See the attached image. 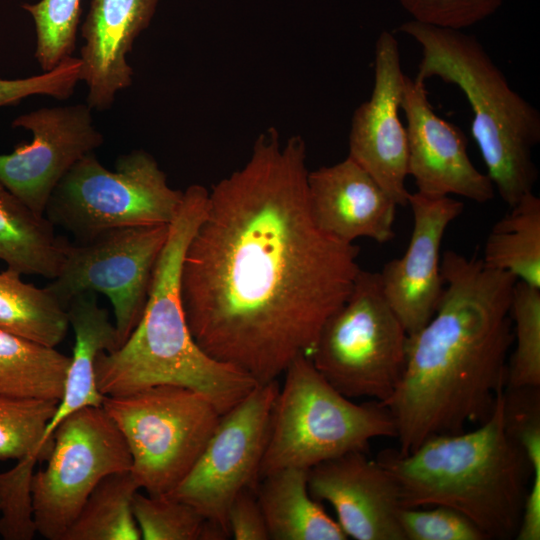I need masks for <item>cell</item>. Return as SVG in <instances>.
<instances>
[{
	"mask_svg": "<svg viewBox=\"0 0 540 540\" xmlns=\"http://www.w3.org/2000/svg\"><path fill=\"white\" fill-rule=\"evenodd\" d=\"M399 31L421 48L416 79L438 77L457 86L473 113L471 133L494 188L510 207L533 192L532 158L540 142V113L512 89L482 44L462 30L409 20Z\"/></svg>",
	"mask_w": 540,
	"mask_h": 540,
	"instance_id": "obj_5",
	"label": "cell"
},
{
	"mask_svg": "<svg viewBox=\"0 0 540 540\" xmlns=\"http://www.w3.org/2000/svg\"><path fill=\"white\" fill-rule=\"evenodd\" d=\"M306 144L274 127L242 168L209 190L182 261L180 293L198 346L265 384L310 357L361 270L359 248L316 223Z\"/></svg>",
	"mask_w": 540,
	"mask_h": 540,
	"instance_id": "obj_1",
	"label": "cell"
},
{
	"mask_svg": "<svg viewBox=\"0 0 540 540\" xmlns=\"http://www.w3.org/2000/svg\"><path fill=\"white\" fill-rule=\"evenodd\" d=\"M30 210L0 182V260L25 275L54 279L59 274L69 241Z\"/></svg>",
	"mask_w": 540,
	"mask_h": 540,
	"instance_id": "obj_22",
	"label": "cell"
},
{
	"mask_svg": "<svg viewBox=\"0 0 540 540\" xmlns=\"http://www.w3.org/2000/svg\"><path fill=\"white\" fill-rule=\"evenodd\" d=\"M139 486L130 471L104 477L92 490L62 540H139L133 497Z\"/></svg>",
	"mask_w": 540,
	"mask_h": 540,
	"instance_id": "obj_26",
	"label": "cell"
},
{
	"mask_svg": "<svg viewBox=\"0 0 540 540\" xmlns=\"http://www.w3.org/2000/svg\"><path fill=\"white\" fill-rule=\"evenodd\" d=\"M377 460L394 477L403 508L449 507L488 540L516 539L532 470L508 429L504 391L476 429L431 437L406 455L385 450Z\"/></svg>",
	"mask_w": 540,
	"mask_h": 540,
	"instance_id": "obj_4",
	"label": "cell"
},
{
	"mask_svg": "<svg viewBox=\"0 0 540 540\" xmlns=\"http://www.w3.org/2000/svg\"><path fill=\"white\" fill-rule=\"evenodd\" d=\"M308 200L318 226L336 239L353 243L395 237V201L353 158L308 172Z\"/></svg>",
	"mask_w": 540,
	"mask_h": 540,
	"instance_id": "obj_18",
	"label": "cell"
},
{
	"mask_svg": "<svg viewBox=\"0 0 540 540\" xmlns=\"http://www.w3.org/2000/svg\"><path fill=\"white\" fill-rule=\"evenodd\" d=\"M404 77L396 37L382 31L375 45L370 98L353 113L349 154L399 206H407V134L399 116Z\"/></svg>",
	"mask_w": 540,
	"mask_h": 540,
	"instance_id": "obj_14",
	"label": "cell"
},
{
	"mask_svg": "<svg viewBox=\"0 0 540 540\" xmlns=\"http://www.w3.org/2000/svg\"><path fill=\"white\" fill-rule=\"evenodd\" d=\"M70 357L0 330V395L60 401Z\"/></svg>",
	"mask_w": 540,
	"mask_h": 540,
	"instance_id": "obj_23",
	"label": "cell"
},
{
	"mask_svg": "<svg viewBox=\"0 0 540 540\" xmlns=\"http://www.w3.org/2000/svg\"><path fill=\"white\" fill-rule=\"evenodd\" d=\"M184 191L169 186L165 172L148 152L121 155L114 170L90 153L80 159L52 192L44 216L83 242L115 228L170 224Z\"/></svg>",
	"mask_w": 540,
	"mask_h": 540,
	"instance_id": "obj_7",
	"label": "cell"
},
{
	"mask_svg": "<svg viewBox=\"0 0 540 540\" xmlns=\"http://www.w3.org/2000/svg\"><path fill=\"white\" fill-rule=\"evenodd\" d=\"M230 537L235 540H268L270 535L255 488L238 493L227 513Z\"/></svg>",
	"mask_w": 540,
	"mask_h": 540,
	"instance_id": "obj_36",
	"label": "cell"
},
{
	"mask_svg": "<svg viewBox=\"0 0 540 540\" xmlns=\"http://www.w3.org/2000/svg\"><path fill=\"white\" fill-rule=\"evenodd\" d=\"M66 312L75 341L63 395L46 429L47 440L70 413L85 406H102L104 396L96 385L95 362L100 353L119 347L115 325L108 311L98 304L97 293L88 291L73 297Z\"/></svg>",
	"mask_w": 540,
	"mask_h": 540,
	"instance_id": "obj_20",
	"label": "cell"
},
{
	"mask_svg": "<svg viewBox=\"0 0 540 540\" xmlns=\"http://www.w3.org/2000/svg\"><path fill=\"white\" fill-rule=\"evenodd\" d=\"M82 81V61L71 56L54 69L21 79H0V107L15 105L32 95H46L59 100L69 98Z\"/></svg>",
	"mask_w": 540,
	"mask_h": 540,
	"instance_id": "obj_35",
	"label": "cell"
},
{
	"mask_svg": "<svg viewBox=\"0 0 540 540\" xmlns=\"http://www.w3.org/2000/svg\"><path fill=\"white\" fill-rule=\"evenodd\" d=\"M308 488L314 499L333 507L348 538L405 540L398 485L365 451L348 452L309 468Z\"/></svg>",
	"mask_w": 540,
	"mask_h": 540,
	"instance_id": "obj_17",
	"label": "cell"
},
{
	"mask_svg": "<svg viewBox=\"0 0 540 540\" xmlns=\"http://www.w3.org/2000/svg\"><path fill=\"white\" fill-rule=\"evenodd\" d=\"M32 17L35 32V58L43 72L50 71L75 50L80 21V0H40L23 4Z\"/></svg>",
	"mask_w": 540,
	"mask_h": 540,
	"instance_id": "obj_31",
	"label": "cell"
},
{
	"mask_svg": "<svg viewBox=\"0 0 540 540\" xmlns=\"http://www.w3.org/2000/svg\"><path fill=\"white\" fill-rule=\"evenodd\" d=\"M270 420L260 478L276 470L309 469L352 451H367L378 437H396L394 420L380 402L361 404L338 392L298 356L284 372Z\"/></svg>",
	"mask_w": 540,
	"mask_h": 540,
	"instance_id": "obj_6",
	"label": "cell"
},
{
	"mask_svg": "<svg viewBox=\"0 0 540 540\" xmlns=\"http://www.w3.org/2000/svg\"><path fill=\"white\" fill-rule=\"evenodd\" d=\"M38 461L28 456L0 473V535L5 540H31L37 533L32 480Z\"/></svg>",
	"mask_w": 540,
	"mask_h": 540,
	"instance_id": "obj_32",
	"label": "cell"
},
{
	"mask_svg": "<svg viewBox=\"0 0 540 540\" xmlns=\"http://www.w3.org/2000/svg\"><path fill=\"white\" fill-rule=\"evenodd\" d=\"M412 20L462 30L493 15L504 0H399Z\"/></svg>",
	"mask_w": 540,
	"mask_h": 540,
	"instance_id": "obj_34",
	"label": "cell"
},
{
	"mask_svg": "<svg viewBox=\"0 0 540 540\" xmlns=\"http://www.w3.org/2000/svg\"><path fill=\"white\" fill-rule=\"evenodd\" d=\"M208 195L209 190L199 184L184 190L138 324L121 346L100 353L96 359V385L103 396L177 385L203 393L224 414L258 385L233 366L206 354L186 321L180 293L182 261L205 214Z\"/></svg>",
	"mask_w": 540,
	"mask_h": 540,
	"instance_id": "obj_3",
	"label": "cell"
},
{
	"mask_svg": "<svg viewBox=\"0 0 540 540\" xmlns=\"http://www.w3.org/2000/svg\"><path fill=\"white\" fill-rule=\"evenodd\" d=\"M509 431L521 446L532 470L518 540L540 539V393L539 387L504 390Z\"/></svg>",
	"mask_w": 540,
	"mask_h": 540,
	"instance_id": "obj_27",
	"label": "cell"
},
{
	"mask_svg": "<svg viewBox=\"0 0 540 540\" xmlns=\"http://www.w3.org/2000/svg\"><path fill=\"white\" fill-rule=\"evenodd\" d=\"M413 229L402 257L388 261L379 272L384 295L408 335L422 328L433 316L444 282L440 249L450 223L464 209L450 196L409 193Z\"/></svg>",
	"mask_w": 540,
	"mask_h": 540,
	"instance_id": "obj_16",
	"label": "cell"
},
{
	"mask_svg": "<svg viewBox=\"0 0 540 540\" xmlns=\"http://www.w3.org/2000/svg\"><path fill=\"white\" fill-rule=\"evenodd\" d=\"M133 513L143 540H203L207 519L192 505L170 495L138 491Z\"/></svg>",
	"mask_w": 540,
	"mask_h": 540,
	"instance_id": "obj_30",
	"label": "cell"
},
{
	"mask_svg": "<svg viewBox=\"0 0 540 540\" xmlns=\"http://www.w3.org/2000/svg\"><path fill=\"white\" fill-rule=\"evenodd\" d=\"M278 380L258 384L220 421L193 468L170 495L195 507L228 534L227 513L244 489L256 488ZM230 536V534H229Z\"/></svg>",
	"mask_w": 540,
	"mask_h": 540,
	"instance_id": "obj_12",
	"label": "cell"
},
{
	"mask_svg": "<svg viewBox=\"0 0 540 540\" xmlns=\"http://www.w3.org/2000/svg\"><path fill=\"white\" fill-rule=\"evenodd\" d=\"M399 524L405 540H488L466 516L445 506L402 508Z\"/></svg>",
	"mask_w": 540,
	"mask_h": 540,
	"instance_id": "obj_33",
	"label": "cell"
},
{
	"mask_svg": "<svg viewBox=\"0 0 540 540\" xmlns=\"http://www.w3.org/2000/svg\"><path fill=\"white\" fill-rule=\"evenodd\" d=\"M159 1L91 0L81 27L79 57L91 109H109L118 92L132 85L134 71L127 55L149 26Z\"/></svg>",
	"mask_w": 540,
	"mask_h": 540,
	"instance_id": "obj_19",
	"label": "cell"
},
{
	"mask_svg": "<svg viewBox=\"0 0 540 540\" xmlns=\"http://www.w3.org/2000/svg\"><path fill=\"white\" fill-rule=\"evenodd\" d=\"M514 349L508 358V389L540 387V288L516 281L510 304Z\"/></svg>",
	"mask_w": 540,
	"mask_h": 540,
	"instance_id": "obj_29",
	"label": "cell"
},
{
	"mask_svg": "<svg viewBox=\"0 0 540 540\" xmlns=\"http://www.w3.org/2000/svg\"><path fill=\"white\" fill-rule=\"evenodd\" d=\"M11 126L32 133L29 143L0 155V182L23 204L44 216L65 174L99 148L104 137L88 104L43 107L16 117Z\"/></svg>",
	"mask_w": 540,
	"mask_h": 540,
	"instance_id": "obj_13",
	"label": "cell"
},
{
	"mask_svg": "<svg viewBox=\"0 0 540 540\" xmlns=\"http://www.w3.org/2000/svg\"><path fill=\"white\" fill-rule=\"evenodd\" d=\"M169 225L115 228L69 242L59 274L45 288L65 309L83 292L105 295L121 346L142 316Z\"/></svg>",
	"mask_w": 540,
	"mask_h": 540,
	"instance_id": "obj_11",
	"label": "cell"
},
{
	"mask_svg": "<svg viewBox=\"0 0 540 540\" xmlns=\"http://www.w3.org/2000/svg\"><path fill=\"white\" fill-rule=\"evenodd\" d=\"M8 268L0 272V330L55 347L70 327L66 309L45 288L21 279Z\"/></svg>",
	"mask_w": 540,
	"mask_h": 540,
	"instance_id": "obj_25",
	"label": "cell"
},
{
	"mask_svg": "<svg viewBox=\"0 0 540 540\" xmlns=\"http://www.w3.org/2000/svg\"><path fill=\"white\" fill-rule=\"evenodd\" d=\"M407 341L379 272L361 269L347 299L324 323L310 359L345 397L384 403L402 378Z\"/></svg>",
	"mask_w": 540,
	"mask_h": 540,
	"instance_id": "obj_8",
	"label": "cell"
},
{
	"mask_svg": "<svg viewBox=\"0 0 540 540\" xmlns=\"http://www.w3.org/2000/svg\"><path fill=\"white\" fill-rule=\"evenodd\" d=\"M44 469L32 480L37 532L62 540L87 497L107 475L130 471L128 445L102 406H85L63 418L53 431Z\"/></svg>",
	"mask_w": 540,
	"mask_h": 540,
	"instance_id": "obj_10",
	"label": "cell"
},
{
	"mask_svg": "<svg viewBox=\"0 0 540 540\" xmlns=\"http://www.w3.org/2000/svg\"><path fill=\"white\" fill-rule=\"evenodd\" d=\"M406 118L407 171L418 193L427 196L456 195L485 203L495 188L467 152V139L431 106L425 82L407 75L401 98Z\"/></svg>",
	"mask_w": 540,
	"mask_h": 540,
	"instance_id": "obj_15",
	"label": "cell"
},
{
	"mask_svg": "<svg viewBox=\"0 0 540 540\" xmlns=\"http://www.w3.org/2000/svg\"><path fill=\"white\" fill-rule=\"evenodd\" d=\"M483 262L540 288V199L533 192L509 207L485 242Z\"/></svg>",
	"mask_w": 540,
	"mask_h": 540,
	"instance_id": "obj_24",
	"label": "cell"
},
{
	"mask_svg": "<svg viewBox=\"0 0 540 540\" xmlns=\"http://www.w3.org/2000/svg\"><path fill=\"white\" fill-rule=\"evenodd\" d=\"M272 540H346L308 488V469L289 467L260 478L256 488Z\"/></svg>",
	"mask_w": 540,
	"mask_h": 540,
	"instance_id": "obj_21",
	"label": "cell"
},
{
	"mask_svg": "<svg viewBox=\"0 0 540 540\" xmlns=\"http://www.w3.org/2000/svg\"><path fill=\"white\" fill-rule=\"evenodd\" d=\"M102 407L128 445L133 478L150 495L182 482L222 416L206 395L177 385L104 396Z\"/></svg>",
	"mask_w": 540,
	"mask_h": 540,
	"instance_id": "obj_9",
	"label": "cell"
},
{
	"mask_svg": "<svg viewBox=\"0 0 540 540\" xmlns=\"http://www.w3.org/2000/svg\"><path fill=\"white\" fill-rule=\"evenodd\" d=\"M444 289L430 320L408 335L402 378L383 404L406 455L438 435L491 415L506 387L513 345L510 304L517 279L482 258L445 251Z\"/></svg>",
	"mask_w": 540,
	"mask_h": 540,
	"instance_id": "obj_2",
	"label": "cell"
},
{
	"mask_svg": "<svg viewBox=\"0 0 540 540\" xmlns=\"http://www.w3.org/2000/svg\"><path fill=\"white\" fill-rule=\"evenodd\" d=\"M59 401L0 395V461L35 456L47 460L53 436L45 433Z\"/></svg>",
	"mask_w": 540,
	"mask_h": 540,
	"instance_id": "obj_28",
	"label": "cell"
}]
</instances>
